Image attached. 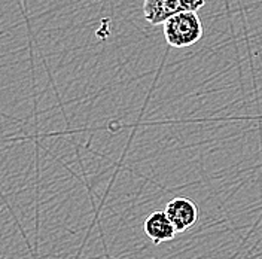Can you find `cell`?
<instances>
[{"label": "cell", "mask_w": 262, "mask_h": 259, "mask_svg": "<svg viewBox=\"0 0 262 259\" xmlns=\"http://www.w3.org/2000/svg\"><path fill=\"white\" fill-rule=\"evenodd\" d=\"M206 0H143V15L154 26L163 24L167 18L185 11H198Z\"/></svg>", "instance_id": "2"}, {"label": "cell", "mask_w": 262, "mask_h": 259, "mask_svg": "<svg viewBox=\"0 0 262 259\" xmlns=\"http://www.w3.org/2000/svg\"><path fill=\"white\" fill-rule=\"evenodd\" d=\"M165 213L170 218L178 232H185L188 228L194 227L198 219V209L195 203L185 197H176L165 206Z\"/></svg>", "instance_id": "3"}, {"label": "cell", "mask_w": 262, "mask_h": 259, "mask_svg": "<svg viewBox=\"0 0 262 259\" xmlns=\"http://www.w3.org/2000/svg\"><path fill=\"white\" fill-rule=\"evenodd\" d=\"M164 37L173 48L195 45L203 36V24L195 11H185L167 18L163 23Z\"/></svg>", "instance_id": "1"}, {"label": "cell", "mask_w": 262, "mask_h": 259, "mask_svg": "<svg viewBox=\"0 0 262 259\" xmlns=\"http://www.w3.org/2000/svg\"><path fill=\"white\" fill-rule=\"evenodd\" d=\"M143 231L147 237L154 242V244H161L164 242H170L178 234L174 225L171 224L170 218L165 210H158L150 213L145 219Z\"/></svg>", "instance_id": "4"}]
</instances>
